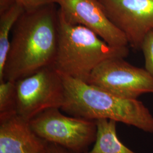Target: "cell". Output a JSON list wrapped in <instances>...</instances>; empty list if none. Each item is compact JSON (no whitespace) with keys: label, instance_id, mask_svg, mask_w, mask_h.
Masks as SVG:
<instances>
[{"label":"cell","instance_id":"obj_1","mask_svg":"<svg viewBox=\"0 0 153 153\" xmlns=\"http://www.w3.org/2000/svg\"><path fill=\"white\" fill-rule=\"evenodd\" d=\"M11 34L0 82H16L53 65L58 47V6L51 4L25 10Z\"/></svg>","mask_w":153,"mask_h":153},{"label":"cell","instance_id":"obj_2","mask_svg":"<svg viewBox=\"0 0 153 153\" xmlns=\"http://www.w3.org/2000/svg\"><path fill=\"white\" fill-rule=\"evenodd\" d=\"M60 74L65 91V103L61 109L67 114L90 120H112L153 133V116L142 102L122 98L88 82Z\"/></svg>","mask_w":153,"mask_h":153},{"label":"cell","instance_id":"obj_3","mask_svg":"<svg viewBox=\"0 0 153 153\" xmlns=\"http://www.w3.org/2000/svg\"><path fill=\"white\" fill-rule=\"evenodd\" d=\"M128 54V47L107 44L92 30L68 21L59 8L58 47L53 65L59 73L87 82L103 61Z\"/></svg>","mask_w":153,"mask_h":153},{"label":"cell","instance_id":"obj_4","mask_svg":"<svg viewBox=\"0 0 153 153\" xmlns=\"http://www.w3.org/2000/svg\"><path fill=\"white\" fill-rule=\"evenodd\" d=\"M60 109L44 111L29 120L30 126L39 137L47 142L74 153H84L95 141L96 121L67 116Z\"/></svg>","mask_w":153,"mask_h":153},{"label":"cell","instance_id":"obj_5","mask_svg":"<svg viewBox=\"0 0 153 153\" xmlns=\"http://www.w3.org/2000/svg\"><path fill=\"white\" fill-rule=\"evenodd\" d=\"M16 82V114L26 120L47 109H61L64 104V82L53 65Z\"/></svg>","mask_w":153,"mask_h":153},{"label":"cell","instance_id":"obj_6","mask_svg":"<svg viewBox=\"0 0 153 153\" xmlns=\"http://www.w3.org/2000/svg\"><path fill=\"white\" fill-rule=\"evenodd\" d=\"M124 59L103 61L87 82L124 98L137 99L142 94L153 93V76L145 69L133 65Z\"/></svg>","mask_w":153,"mask_h":153},{"label":"cell","instance_id":"obj_7","mask_svg":"<svg viewBox=\"0 0 153 153\" xmlns=\"http://www.w3.org/2000/svg\"><path fill=\"white\" fill-rule=\"evenodd\" d=\"M110 20L124 34L128 44L141 49L153 30V0H100Z\"/></svg>","mask_w":153,"mask_h":153},{"label":"cell","instance_id":"obj_8","mask_svg":"<svg viewBox=\"0 0 153 153\" xmlns=\"http://www.w3.org/2000/svg\"><path fill=\"white\" fill-rule=\"evenodd\" d=\"M66 19L96 33L115 47L129 45L124 34L110 20L100 0H56Z\"/></svg>","mask_w":153,"mask_h":153},{"label":"cell","instance_id":"obj_9","mask_svg":"<svg viewBox=\"0 0 153 153\" xmlns=\"http://www.w3.org/2000/svg\"><path fill=\"white\" fill-rule=\"evenodd\" d=\"M47 143L20 116L0 119V153H46Z\"/></svg>","mask_w":153,"mask_h":153},{"label":"cell","instance_id":"obj_10","mask_svg":"<svg viewBox=\"0 0 153 153\" xmlns=\"http://www.w3.org/2000/svg\"><path fill=\"white\" fill-rule=\"evenodd\" d=\"M97 136L93 149L86 153H136L127 148L119 140L116 132V121L98 119Z\"/></svg>","mask_w":153,"mask_h":153},{"label":"cell","instance_id":"obj_11","mask_svg":"<svg viewBox=\"0 0 153 153\" xmlns=\"http://www.w3.org/2000/svg\"><path fill=\"white\" fill-rule=\"evenodd\" d=\"M25 11L22 6L16 2L5 10L0 11V78L3 74L9 49L10 34L14 25Z\"/></svg>","mask_w":153,"mask_h":153},{"label":"cell","instance_id":"obj_12","mask_svg":"<svg viewBox=\"0 0 153 153\" xmlns=\"http://www.w3.org/2000/svg\"><path fill=\"white\" fill-rule=\"evenodd\" d=\"M16 82H0V119L17 114Z\"/></svg>","mask_w":153,"mask_h":153},{"label":"cell","instance_id":"obj_13","mask_svg":"<svg viewBox=\"0 0 153 153\" xmlns=\"http://www.w3.org/2000/svg\"><path fill=\"white\" fill-rule=\"evenodd\" d=\"M141 49L145 58V69L153 76V30L143 39Z\"/></svg>","mask_w":153,"mask_h":153},{"label":"cell","instance_id":"obj_14","mask_svg":"<svg viewBox=\"0 0 153 153\" xmlns=\"http://www.w3.org/2000/svg\"><path fill=\"white\" fill-rule=\"evenodd\" d=\"M22 6L25 10H30L43 6L56 4V0H13Z\"/></svg>","mask_w":153,"mask_h":153},{"label":"cell","instance_id":"obj_15","mask_svg":"<svg viewBox=\"0 0 153 153\" xmlns=\"http://www.w3.org/2000/svg\"><path fill=\"white\" fill-rule=\"evenodd\" d=\"M46 153H75L71 150L63 148L59 145L53 143H47Z\"/></svg>","mask_w":153,"mask_h":153}]
</instances>
